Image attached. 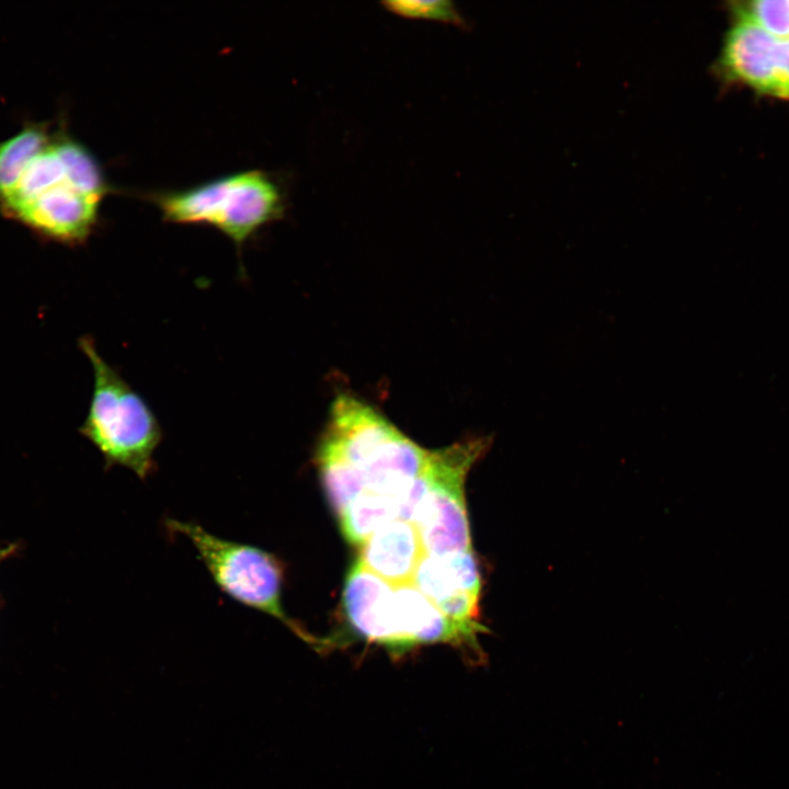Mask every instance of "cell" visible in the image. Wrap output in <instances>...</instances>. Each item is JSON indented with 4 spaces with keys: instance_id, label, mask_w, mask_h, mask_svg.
<instances>
[{
    "instance_id": "14",
    "label": "cell",
    "mask_w": 789,
    "mask_h": 789,
    "mask_svg": "<svg viewBox=\"0 0 789 789\" xmlns=\"http://www.w3.org/2000/svg\"><path fill=\"white\" fill-rule=\"evenodd\" d=\"M52 139L46 124L31 123L0 142V202L15 188L26 167Z\"/></svg>"
},
{
    "instance_id": "3",
    "label": "cell",
    "mask_w": 789,
    "mask_h": 789,
    "mask_svg": "<svg viewBox=\"0 0 789 789\" xmlns=\"http://www.w3.org/2000/svg\"><path fill=\"white\" fill-rule=\"evenodd\" d=\"M321 438L356 469L366 490L390 495H399L423 472L431 451L350 395H340L333 401Z\"/></svg>"
},
{
    "instance_id": "1",
    "label": "cell",
    "mask_w": 789,
    "mask_h": 789,
    "mask_svg": "<svg viewBox=\"0 0 789 789\" xmlns=\"http://www.w3.org/2000/svg\"><path fill=\"white\" fill-rule=\"evenodd\" d=\"M79 347L93 370V391L80 433L101 453L106 468L119 466L146 480L157 470L160 423L145 399L98 352L92 338Z\"/></svg>"
},
{
    "instance_id": "11",
    "label": "cell",
    "mask_w": 789,
    "mask_h": 789,
    "mask_svg": "<svg viewBox=\"0 0 789 789\" xmlns=\"http://www.w3.org/2000/svg\"><path fill=\"white\" fill-rule=\"evenodd\" d=\"M426 556L415 526L395 519L378 528L362 546V563L392 587L412 584Z\"/></svg>"
},
{
    "instance_id": "13",
    "label": "cell",
    "mask_w": 789,
    "mask_h": 789,
    "mask_svg": "<svg viewBox=\"0 0 789 789\" xmlns=\"http://www.w3.org/2000/svg\"><path fill=\"white\" fill-rule=\"evenodd\" d=\"M339 518L345 539L352 545L363 546L378 528L399 518V495L365 490Z\"/></svg>"
},
{
    "instance_id": "12",
    "label": "cell",
    "mask_w": 789,
    "mask_h": 789,
    "mask_svg": "<svg viewBox=\"0 0 789 789\" xmlns=\"http://www.w3.org/2000/svg\"><path fill=\"white\" fill-rule=\"evenodd\" d=\"M53 145L71 186L101 202L114 191L95 156L79 140L65 130H57L53 134Z\"/></svg>"
},
{
    "instance_id": "20",
    "label": "cell",
    "mask_w": 789,
    "mask_h": 789,
    "mask_svg": "<svg viewBox=\"0 0 789 789\" xmlns=\"http://www.w3.org/2000/svg\"><path fill=\"white\" fill-rule=\"evenodd\" d=\"M0 557H1V552H0Z\"/></svg>"
},
{
    "instance_id": "15",
    "label": "cell",
    "mask_w": 789,
    "mask_h": 789,
    "mask_svg": "<svg viewBox=\"0 0 789 789\" xmlns=\"http://www.w3.org/2000/svg\"><path fill=\"white\" fill-rule=\"evenodd\" d=\"M62 182H67L65 169L52 139L49 146L26 167L15 188L0 202V210L13 219L35 198Z\"/></svg>"
},
{
    "instance_id": "10",
    "label": "cell",
    "mask_w": 789,
    "mask_h": 789,
    "mask_svg": "<svg viewBox=\"0 0 789 789\" xmlns=\"http://www.w3.org/2000/svg\"><path fill=\"white\" fill-rule=\"evenodd\" d=\"M392 593L393 587L358 559L345 580L343 606L351 626L363 639L385 647L393 655H401Z\"/></svg>"
},
{
    "instance_id": "4",
    "label": "cell",
    "mask_w": 789,
    "mask_h": 789,
    "mask_svg": "<svg viewBox=\"0 0 789 789\" xmlns=\"http://www.w3.org/2000/svg\"><path fill=\"white\" fill-rule=\"evenodd\" d=\"M165 527L184 536L217 587L232 601L266 614L320 651L322 639L288 617L282 603L285 569L282 561L258 546L218 537L195 522L167 518Z\"/></svg>"
},
{
    "instance_id": "19",
    "label": "cell",
    "mask_w": 789,
    "mask_h": 789,
    "mask_svg": "<svg viewBox=\"0 0 789 789\" xmlns=\"http://www.w3.org/2000/svg\"><path fill=\"white\" fill-rule=\"evenodd\" d=\"M782 89L784 99H789V39H782Z\"/></svg>"
},
{
    "instance_id": "7",
    "label": "cell",
    "mask_w": 789,
    "mask_h": 789,
    "mask_svg": "<svg viewBox=\"0 0 789 789\" xmlns=\"http://www.w3.org/2000/svg\"><path fill=\"white\" fill-rule=\"evenodd\" d=\"M412 584L445 616L482 631L476 621L481 580L472 549L446 556H425Z\"/></svg>"
},
{
    "instance_id": "6",
    "label": "cell",
    "mask_w": 789,
    "mask_h": 789,
    "mask_svg": "<svg viewBox=\"0 0 789 789\" xmlns=\"http://www.w3.org/2000/svg\"><path fill=\"white\" fill-rule=\"evenodd\" d=\"M713 71L725 84H743L759 94L784 99L782 39L752 23L733 20Z\"/></svg>"
},
{
    "instance_id": "16",
    "label": "cell",
    "mask_w": 789,
    "mask_h": 789,
    "mask_svg": "<svg viewBox=\"0 0 789 789\" xmlns=\"http://www.w3.org/2000/svg\"><path fill=\"white\" fill-rule=\"evenodd\" d=\"M316 464L331 506L340 516L363 491L365 483L356 469L330 443L320 438Z\"/></svg>"
},
{
    "instance_id": "5",
    "label": "cell",
    "mask_w": 789,
    "mask_h": 789,
    "mask_svg": "<svg viewBox=\"0 0 789 789\" xmlns=\"http://www.w3.org/2000/svg\"><path fill=\"white\" fill-rule=\"evenodd\" d=\"M488 447L483 438L431 450L430 487L413 521L427 556H446L471 548L465 503V481Z\"/></svg>"
},
{
    "instance_id": "17",
    "label": "cell",
    "mask_w": 789,
    "mask_h": 789,
    "mask_svg": "<svg viewBox=\"0 0 789 789\" xmlns=\"http://www.w3.org/2000/svg\"><path fill=\"white\" fill-rule=\"evenodd\" d=\"M732 20L752 23L778 39H789V0H754L729 3Z\"/></svg>"
},
{
    "instance_id": "9",
    "label": "cell",
    "mask_w": 789,
    "mask_h": 789,
    "mask_svg": "<svg viewBox=\"0 0 789 789\" xmlns=\"http://www.w3.org/2000/svg\"><path fill=\"white\" fill-rule=\"evenodd\" d=\"M392 609L402 654L418 644L446 643L473 663L485 659L477 638L480 631L449 619L413 584L393 587Z\"/></svg>"
},
{
    "instance_id": "8",
    "label": "cell",
    "mask_w": 789,
    "mask_h": 789,
    "mask_svg": "<svg viewBox=\"0 0 789 789\" xmlns=\"http://www.w3.org/2000/svg\"><path fill=\"white\" fill-rule=\"evenodd\" d=\"M100 204L101 201L62 182L21 209L13 220L43 239L80 245L96 228Z\"/></svg>"
},
{
    "instance_id": "18",
    "label": "cell",
    "mask_w": 789,
    "mask_h": 789,
    "mask_svg": "<svg viewBox=\"0 0 789 789\" xmlns=\"http://www.w3.org/2000/svg\"><path fill=\"white\" fill-rule=\"evenodd\" d=\"M382 5L388 11L408 19L437 21L457 26L466 24L455 3L449 0L386 1Z\"/></svg>"
},
{
    "instance_id": "2",
    "label": "cell",
    "mask_w": 789,
    "mask_h": 789,
    "mask_svg": "<svg viewBox=\"0 0 789 789\" xmlns=\"http://www.w3.org/2000/svg\"><path fill=\"white\" fill-rule=\"evenodd\" d=\"M164 220L210 226L239 249L285 213L281 185L262 170L227 174L192 187L149 194Z\"/></svg>"
}]
</instances>
